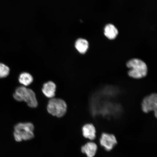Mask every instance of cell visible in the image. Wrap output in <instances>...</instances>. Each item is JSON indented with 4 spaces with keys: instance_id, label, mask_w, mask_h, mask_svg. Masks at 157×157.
I'll use <instances>...</instances> for the list:
<instances>
[{
    "instance_id": "cell-14",
    "label": "cell",
    "mask_w": 157,
    "mask_h": 157,
    "mask_svg": "<svg viewBox=\"0 0 157 157\" xmlns=\"http://www.w3.org/2000/svg\"><path fill=\"white\" fill-rule=\"evenodd\" d=\"M156 123H157V122H156ZM150 124H151V123H150Z\"/></svg>"
},
{
    "instance_id": "cell-9",
    "label": "cell",
    "mask_w": 157,
    "mask_h": 157,
    "mask_svg": "<svg viewBox=\"0 0 157 157\" xmlns=\"http://www.w3.org/2000/svg\"><path fill=\"white\" fill-rule=\"evenodd\" d=\"M56 90V84L53 82L49 81L44 84L42 91L45 96L52 99L54 97Z\"/></svg>"
},
{
    "instance_id": "cell-10",
    "label": "cell",
    "mask_w": 157,
    "mask_h": 157,
    "mask_svg": "<svg viewBox=\"0 0 157 157\" xmlns=\"http://www.w3.org/2000/svg\"><path fill=\"white\" fill-rule=\"evenodd\" d=\"M118 31L114 25L109 24L106 25L104 29V34L107 38L113 40L116 38Z\"/></svg>"
},
{
    "instance_id": "cell-11",
    "label": "cell",
    "mask_w": 157,
    "mask_h": 157,
    "mask_svg": "<svg viewBox=\"0 0 157 157\" xmlns=\"http://www.w3.org/2000/svg\"><path fill=\"white\" fill-rule=\"evenodd\" d=\"M75 47L76 50L80 53L84 54L88 50L89 44L86 39L80 38L76 40Z\"/></svg>"
},
{
    "instance_id": "cell-5",
    "label": "cell",
    "mask_w": 157,
    "mask_h": 157,
    "mask_svg": "<svg viewBox=\"0 0 157 157\" xmlns=\"http://www.w3.org/2000/svg\"><path fill=\"white\" fill-rule=\"evenodd\" d=\"M143 113L154 112L157 117V93H154L146 96L141 103Z\"/></svg>"
},
{
    "instance_id": "cell-8",
    "label": "cell",
    "mask_w": 157,
    "mask_h": 157,
    "mask_svg": "<svg viewBox=\"0 0 157 157\" xmlns=\"http://www.w3.org/2000/svg\"><path fill=\"white\" fill-rule=\"evenodd\" d=\"M98 147L95 142L90 141L82 146L81 152L87 157H94L97 152Z\"/></svg>"
},
{
    "instance_id": "cell-3",
    "label": "cell",
    "mask_w": 157,
    "mask_h": 157,
    "mask_svg": "<svg viewBox=\"0 0 157 157\" xmlns=\"http://www.w3.org/2000/svg\"><path fill=\"white\" fill-rule=\"evenodd\" d=\"M34 126L31 123H19L15 125L13 135L17 142L28 140L34 138Z\"/></svg>"
},
{
    "instance_id": "cell-6",
    "label": "cell",
    "mask_w": 157,
    "mask_h": 157,
    "mask_svg": "<svg viewBox=\"0 0 157 157\" xmlns=\"http://www.w3.org/2000/svg\"><path fill=\"white\" fill-rule=\"evenodd\" d=\"M99 142L101 146L106 151H109L117 144V141L113 133L103 132L100 136Z\"/></svg>"
},
{
    "instance_id": "cell-2",
    "label": "cell",
    "mask_w": 157,
    "mask_h": 157,
    "mask_svg": "<svg viewBox=\"0 0 157 157\" xmlns=\"http://www.w3.org/2000/svg\"><path fill=\"white\" fill-rule=\"evenodd\" d=\"M13 97L17 101H25L31 108H35L38 106V101L34 92L25 86L17 88Z\"/></svg>"
},
{
    "instance_id": "cell-1",
    "label": "cell",
    "mask_w": 157,
    "mask_h": 157,
    "mask_svg": "<svg viewBox=\"0 0 157 157\" xmlns=\"http://www.w3.org/2000/svg\"><path fill=\"white\" fill-rule=\"evenodd\" d=\"M128 69V74L131 78L139 79L144 78L148 72V67L146 62L140 58L130 59L126 63Z\"/></svg>"
},
{
    "instance_id": "cell-4",
    "label": "cell",
    "mask_w": 157,
    "mask_h": 157,
    "mask_svg": "<svg viewBox=\"0 0 157 157\" xmlns=\"http://www.w3.org/2000/svg\"><path fill=\"white\" fill-rule=\"evenodd\" d=\"M47 109L50 114L60 117L65 114L67 109V105L63 100L52 98L48 102Z\"/></svg>"
},
{
    "instance_id": "cell-7",
    "label": "cell",
    "mask_w": 157,
    "mask_h": 157,
    "mask_svg": "<svg viewBox=\"0 0 157 157\" xmlns=\"http://www.w3.org/2000/svg\"><path fill=\"white\" fill-rule=\"evenodd\" d=\"M82 135L86 139L93 141L96 139L97 135V129L95 125L91 123H86L82 127Z\"/></svg>"
},
{
    "instance_id": "cell-12",
    "label": "cell",
    "mask_w": 157,
    "mask_h": 157,
    "mask_svg": "<svg viewBox=\"0 0 157 157\" xmlns=\"http://www.w3.org/2000/svg\"><path fill=\"white\" fill-rule=\"evenodd\" d=\"M33 78L32 75L27 72H23L19 75V81L20 83L25 86H28L32 83Z\"/></svg>"
},
{
    "instance_id": "cell-13",
    "label": "cell",
    "mask_w": 157,
    "mask_h": 157,
    "mask_svg": "<svg viewBox=\"0 0 157 157\" xmlns=\"http://www.w3.org/2000/svg\"><path fill=\"white\" fill-rule=\"evenodd\" d=\"M9 68L5 64L0 63V78L6 77L10 73Z\"/></svg>"
}]
</instances>
